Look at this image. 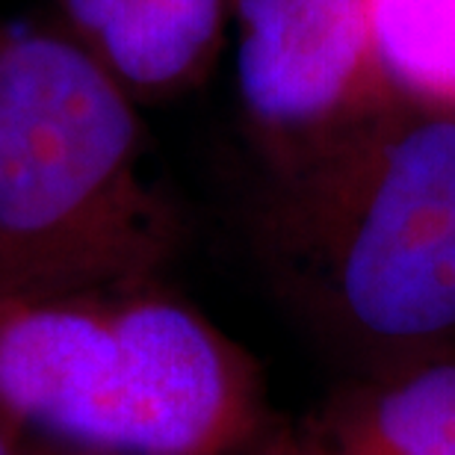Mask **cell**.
Returning <instances> with one entry per match:
<instances>
[{
	"mask_svg": "<svg viewBox=\"0 0 455 455\" xmlns=\"http://www.w3.org/2000/svg\"><path fill=\"white\" fill-rule=\"evenodd\" d=\"M178 220L142 172L131 92L66 33L0 39V290L151 287Z\"/></svg>",
	"mask_w": 455,
	"mask_h": 455,
	"instance_id": "cell-3",
	"label": "cell"
},
{
	"mask_svg": "<svg viewBox=\"0 0 455 455\" xmlns=\"http://www.w3.org/2000/svg\"><path fill=\"white\" fill-rule=\"evenodd\" d=\"M21 455H80L77 447H66V443H53L44 438H24Z\"/></svg>",
	"mask_w": 455,
	"mask_h": 455,
	"instance_id": "cell-7",
	"label": "cell"
},
{
	"mask_svg": "<svg viewBox=\"0 0 455 455\" xmlns=\"http://www.w3.org/2000/svg\"><path fill=\"white\" fill-rule=\"evenodd\" d=\"M249 455H267V452H260V450H258V447H254V450H251V452H249Z\"/></svg>",
	"mask_w": 455,
	"mask_h": 455,
	"instance_id": "cell-10",
	"label": "cell"
},
{
	"mask_svg": "<svg viewBox=\"0 0 455 455\" xmlns=\"http://www.w3.org/2000/svg\"><path fill=\"white\" fill-rule=\"evenodd\" d=\"M367 9L399 95L455 116V0H367Z\"/></svg>",
	"mask_w": 455,
	"mask_h": 455,
	"instance_id": "cell-6",
	"label": "cell"
},
{
	"mask_svg": "<svg viewBox=\"0 0 455 455\" xmlns=\"http://www.w3.org/2000/svg\"><path fill=\"white\" fill-rule=\"evenodd\" d=\"M68 36L124 92L163 95L193 84L225 27V0H60Z\"/></svg>",
	"mask_w": 455,
	"mask_h": 455,
	"instance_id": "cell-5",
	"label": "cell"
},
{
	"mask_svg": "<svg viewBox=\"0 0 455 455\" xmlns=\"http://www.w3.org/2000/svg\"><path fill=\"white\" fill-rule=\"evenodd\" d=\"M249 240L358 381L438 358L455 334V116L399 107L269 163Z\"/></svg>",
	"mask_w": 455,
	"mask_h": 455,
	"instance_id": "cell-1",
	"label": "cell"
},
{
	"mask_svg": "<svg viewBox=\"0 0 455 455\" xmlns=\"http://www.w3.org/2000/svg\"><path fill=\"white\" fill-rule=\"evenodd\" d=\"M24 435L12 432L9 426L0 423V455H21Z\"/></svg>",
	"mask_w": 455,
	"mask_h": 455,
	"instance_id": "cell-8",
	"label": "cell"
},
{
	"mask_svg": "<svg viewBox=\"0 0 455 455\" xmlns=\"http://www.w3.org/2000/svg\"><path fill=\"white\" fill-rule=\"evenodd\" d=\"M80 450V447H77ZM80 455H113V452H95V450H80Z\"/></svg>",
	"mask_w": 455,
	"mask_h": 455,
	"instance_id": "cell-9",
	"label": "cell"
},
{
	"mask_svg": "<svg viewBox=\"0 0 455 455\" xmlns=\"http://www.w3.org/2000/svg\"><path fill=\"white\" fill-rule=\"evenodd\" d=\"M0 423L113 455H249L272 426L249 355L154 284L0 290Z\"/></svg>",
	"mask_w": 455,
	"mask_h": 455,
	"instance_id": "cell-2",
	"label": "cell"
},
{
	"mask_svg": "<svg viewBox=\"0 0 455 455\" xmlns=\"http://www.w3.org/2000/svg\"><path fill=\"white\" fill-rule=\"evenodd\" d=\"M236 86L267 166L403 107L367 0H234Z\"/></svg>",
	"mask_w": 455,
	"mask_h": 455,
	"instance_id": "cell-4",
	"label": "cell"
}]
</instances>
